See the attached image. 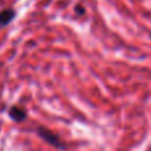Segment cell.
<instances>
[{
	"label": "cell",
	"mask_w": 151,
	"mask_h": 151,
	"mask_svg": "<svg viewBox=\"0 0 151 151\" xmlns=\"http://www.w3.org/2000/svg\"><path fill=\"white\" fill-rule=\"evenodd\" d=\"M16 17V11L13 8H4L0 11V28L9 25L12 20Z\"/></svg>",
	"instance_id": "obj_2"
},
{
	"label": "cell",
	"mask_w": 151,
	"mask_h": 151,
	"mask_svg": "<svg viewBox=\"0 0 151 151\" xmlns=\"http://www.w3.org/2000/svg\"><path fill=\"white\" fill-rule=\"evenodd\" d=\"M8 115H9L11 119H13L15 122H23V121H25L27 117H28L27 111L20 106H11L9 110H8Z\"/></svg>",
	"instance_id": "obj_3"
},
{
	"label": "cell",
	"mask_w": 151,
	"mask_h": 151,
	"mask_svg": "<svg viewBox=\"0 0 151 151\" xmlns=\"http://www.w3.org/2000/svg\"><path fill=\"white\" fill-rule=\"evenodd\" d=\"M74 12L77 13V15H83V13H85V8H83L82 5L77 4V5L74 7Z\"/></svg>",
	"instance_id": "obj_4"
},
{
	"label": "cell",
	"mask_w": 151,
	"mask_h": 151,
	"mask_svg": "<svg viewBox=\"0 0 151 151\" xmlns=\"http://www.w3.org/2000/svg\"><path fill=\"white\" fill-rule=\"evenodd\" d=\"M36 133L40 138L44 139L47 143H49L50 146H53L55 149H58V150L66 149L65 143L61 141L60 137H58L57 134H55L53 131H50L49 129L44 127V126H39V127H36Z\"/></svg>",
	"instance_id": "obj_1"
}]
</instances>
